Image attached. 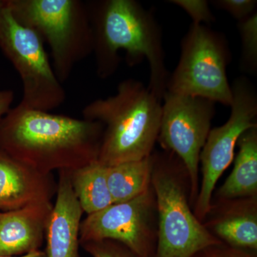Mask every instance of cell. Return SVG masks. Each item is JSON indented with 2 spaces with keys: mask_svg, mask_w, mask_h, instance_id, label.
<instances>
[{
  "mask_svg": "<svg viewBox=\"0 0 257 257\" xmlns=\"http://www.w3.org/2000/svg\"><path fill=\"white\" fill-rule=\"evenodd\" d=\"M70 177L74 194L87 215L114 204L106 181V167L98 160L70 171Z\"/></svg>",
  "mask_w": 257,
  "mask_h": 257,
  "instance_id": "obj_16",
  "label": "cell"
},
{
  "mask_svg": "<svg viewBox=\"0 0 257 257\" xmlns=\"http://www.w3.org/2000/svg\"><path fill=\"white\" fill-rule=\"evenodd\" d=\"M15 20L32 29L50 49L52 67L62 84L76 64L92 53V28L80 0H6Z\"/></svg>",
  "mask_w": 257,
  "mask_h": 257,
  "instance_id": "obj_5",
  "label": "cell"
},
{
  "mask_svg": "<svg viewBox=\"0 0 257 257\" xmlns=\"http://www.w3.org/2000/svg\"><path fill=\"white\" fill-rule=\"evenodd\" d=\"M153 157L106 167V181L113 202H126L151 187Z\"/></svg>",
  "mask_w": 257,
  "mask_h": 257,
  "instance_id": "obj_17",
  "label": "cell"
},
{
  "mask_svg": "<svg viewBox=\"0 0 257 257\" xmlns=\"http://www.w3.org/2000/svg\"><path fill=\"white\" fill-rule=\"evenodd\" d=\"M111 239L140 257H154L157 241L156 197L152 185L126 202L114 203L82 220L79 243Z\"/></svg>",
  "mask_w": 257,
  "mask_h": 257,
  "instance_id": "obj_10",
  "label": "cell"
},
{
  "mask_svg": "<svg viewBox=\"0 0 257 257\" xmlns=\"http://www.w3.org/2000/svg\"><path fill=\"white\" fill-rule=\"evenodd\" d=\"M152 187L156 197L157 241L154 257H192L222 241L194 215L183 162L172 152H154Z\"/></svg>",
  "mask_w": 257,
  "mask_h": 257,
  "instance_id": "obj_4",
  "label": "cell"
},
{
  "mask_svg": "<svg viewBox=\"0 0 257 257\" xmlns=\"http://www.w3.org/2000/svg\"><path fill=\"white\" fill-rule=\"evenodd\" d=\"M241 43L240 67L243 72H257V13L238 23Z\"/></svg>",
  "mask_w": 257,
  "mask_h": 257,
  "instance_id": "obj_18",
  "label": "cell"
},
{
  "mask_svg": "<svg viewBox=\"0 0 257 257\" xmlns=\"http://www.w3.org/2000/svg\"><path fill=\"white\" fill-rule=\"evenodd\" d=\"M80 245L92 257H140L123 243L114 240L85 241Z\"/></svg>",
  "mask_w": 257,
  "mask_h": 257,
  "instance_id": "obj_19",
  "label": "cell"
},
{
  "mask_svg": "<svg viewBox=\"0 0 257 257\" xmlns=\"http://www.w3.org/2000/svg\"><path fill=\"white\" fill-rule=\"evenodd\" d=\"M231 87L232 101L229 118L224 124L210 130L199 156L202 181L193 211L202 222L210 209L218 180L234 160L240 136L257 126L256 89L244 77L235 79Z\"/></svg>",
  "mask_w": 257,
  "mask_h": 257,
  "instance_id": "obj_8",
  "label": "cell"
},
{
  "mask_svg": "<svg viewBox=\"0 0 257 257\" xmlns=\"http://www.w3.org/2000/svg\"><path fill=\"white\" fill-rule=\"evenodd\" d=\"M202 223L222 242L257 251V197L211 202Z\"/></svg>",
  "mask_w": 257,
  "mask_h": 257,
  "instance_id": "obj_13",
  "label": "cell"
},
{
  "mask_svg": "<svg viewBox=\"0 0 257 257\" xmlns=\"http://www.w3.org/2000/svg\"><path fill=\"white\" fill-rule=\"evenodd\" d=\"M3 2H4V0H0V6L3 4Z\"/></svg>",
  "mask_w": 257,
  "mask_h": 257,
  "instance_id": "obj_25",
  "label": "cell"
},
{
  "mask_svg": "<svg viewBox=\"0 0 257 257\" xmlns=\"http://www.w3.org/2000/svg\"><path fill=\"white\" fill-rule=\"evenodd\" d=\"M0 257H47L46 253L45 251H42V250H39V251H34V252L28 253V254L23 255V256H2Z\"/></svg>",
  "mask_w": 257,
  "mask_h": 257,
  "instance_id": "obj_24",
  "label": "cell"
},
{
  "mask_svg": "<svg viewBox=\"0 0 257 257\" xmlns=\"http://www.w3.org/2000/svg\"><path fill=\"white\" fill-rule=\"evenodd\" d=\"M103 133L99 121L19 104L0 120V149L43 173L73 171L98 160Z\"/></svg>",
  "mask_w": 257,
  "mask_h": 257,
  "instance_id": "obj_1",
  "label": "cell"
},
{
  "mask_svg": "<svg viewBox=\"0 0 257 257\" xmlns=\"http://www.w3.org/2000/svg\"><path fill=\"white\" fill-rule=\"evenodd\" d=\"M170 3L184 10L192 18V23L207 25L215 21L209 3L206 0H172Z\"/></svg>",
  "mask_w": 257,
  "mask_h": 257,
  "instance_id": "obj_20",
  "label": "cell"
},
{
  "mask_svg": "<svg viewBox=\"0 0 257 257\" xmlns=\"http://www.w3.org/2000/svg\"><path fill=\"white\" fill-rule=\"evenodd\" d=\"M237 146L234 169L216 191L215 200L257 197V126L240 136Z\"/></svg>",
  "mask_w": 257,
  "mask_h": 257,
  "instance_id": "obj_15",
  "label": "cell"
},
{
  "mask_svg": "<svg viewBox=\"0 0 257 257\" xmlns=\"http://www.w3.org/2000/svg\"><path fill=\"white\" fill-rule=\"evenodd\" d=\"M231 60L223 34L207 25L192 23L181 42L180 57L169 76L166 92L198 96L229 106L232 92L226 68Z\"/></svg>",
  "mask_w": 257,
  "mask_h": 257,
  "instance_id": "obj_6",
  "label": "cell"
},
{
  "mask_svg": "<svg viewBox=\"0 0 257 257\" xmlns=\"http://www.w3.org/2000/svg\"><path fill=\"white\" fill-rule=\"evenodd\" d=\"M211 4L218 9L224 10L231 15L238 22L256 13L257 1L256 0H215Z\"/></svg>",
  "mask_w": 257,
  "mask_h": 257,
  "instance_id": "obj_21",
  "label": "cell"
},
{
  "mask_svg": "<svg viewBox=\"0 0 257 257\" xmlns=\"http://www.w3.org/2000/svg\"><path fill=\"white\" fill-rule=\"evenodd\" d=\"M162 101L140 81L119 83L114 95L92 101L83 119L104 126L98 162L112 166L150 157L158 140Z\"/></svg>",
  "mask_w": 257,
  "mask_h": 257,
  "instance_id": "obj_3",
  "label": "cell"
},
{
  "mask_svg": "<svg viewBox=\"0 0 257 257\" xmlns=\"http://www.w3.org/2000/svg\"><path fill=\"white\" fill-rule=\"evenodd\" d=\"M0 50L22 79L20 105L49 111L63 104L65 89L54 72L43 40L15 20L6 0L0 6Z\"/></svg>",
  "mask_w": 257,
  "mask_h": 257,
  "instance_id": "obj_7",
  "label": "cell"
},
{
  "mask_svg": "<svg viewBox=\"0 0 257 257\" xmlns=\"http://www.w3.org/2000/svg\"><path fill=\"white\" fill-rule=\"evenodd\" d=\"M157 142L183 162L190 183V203L194 207L199 189V156L211 130L215 102L198 96L166 92ZM193 209V208H192Z\"/></svg>",
  "mask_w": 257,
  "mask_h": 257,
  "instance_id": "obj_9",
  "label": "cell"
},
{
  "mask_svg": "<svg viewBox=\"0 0 257 257\" xmlns=\"http://www.w3.org/2000/svg\"><path fill=\"white\" fill-rule=\"evenodd\" d=\"M86 5L98 77L106 79L116 72L121 62L119 51L124 50L130 66L147 60L150 72L147 87L162 101L170 74L162 28L151 10L135 0H96Z\"/></svg>",
  "mask_w": 257,
  "mask_h": 257,
  "instance_id": "obj_2",
  "label": "cell"
},
{
  "mask_svg": "<svg viewBox=\"0 0 257 257\" xmlns=\"http://www.w3.org/2000/svg\"><path fill=\"white\" fill-rule=\"evenodd\" d=\"M15 99V93L11 89L0 90V120L11 109Z\"/></svg>",
  "mask_w": 257,
  "mask_h": 257,
  "instance_id": "obj_23",
  "label": "cell"
},
{
  "mask_svg": "<svg viewBox=\"0 0 257 257\" xmlns=\"http://www.w3.org/2000/svg\"><path fill=\"white\" fill-rule=\"evenodd\" d=\"M57 191L52 173L35 170L0 149V211L52 202Z\"/></svg>",
  "mask_w": 257,
  "mask_h": 257,
  "instance_id": "obj_11",
  "label": "cell"
},
{
  "mask_svg": "<svg viewBox=\"0 0 257 257\" xmlns=\"http://www.w3.org/2000/svg\"><path fill=\"white\" fill-rule=\"evenodd\" d=\"M83 213L72 189L70 171H60L56 201L45 236L47 257H79Z\"/></svg>",
  "mask_w": 257,
  "mask_h": 257,
  "instance_id": "obj_14",
  "label": "cell"
},
{
  "mask_svg": "<svg viewBox=\"0 0 257 257\" xmlns=\"http://www.w3.org/2000/svg\"><path fill=\"white\" fill-rule=\"evenodd\" d=\"M192 257H257V251L234 247L221 242L202 248Z\"/></svg>",
  "mask_w": 257,
  "mask_h": 257,
  "instance_id": "obj_22",
  "label": "cell"
},
{
  "mask_svg": "<svg viewBox=\"0 0 257 257\" xmlns=\"http://www.w3.org/2000/svg\"><path fill=\"white\" fill-rule=\"evenodd\" d=\"M53 204L37 202L0 211V256H20L41 250Z\"/></svg>",
  "mask_w": 257,
  "mask_h": 257,
  "instance_id": "obj_12",
  "label": "cell"
}]
</instances>
